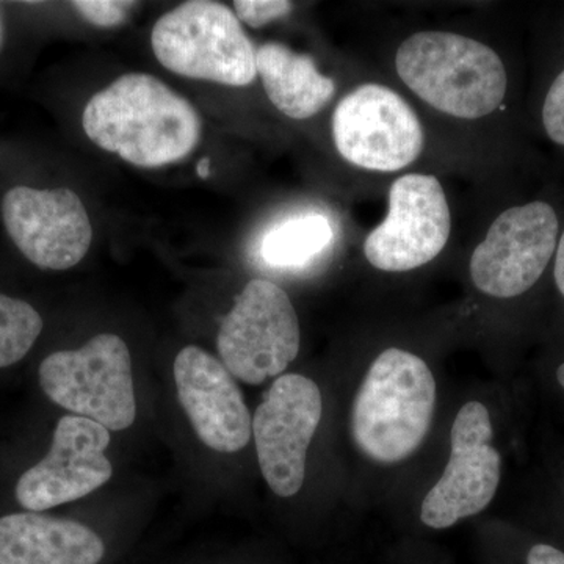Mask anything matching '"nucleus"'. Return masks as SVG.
<instances>
[{
    "label": "nucleus",
    "mask_w": 564,
    "mask_h": 564,
    "mask_svg": "<svg viewBox=\"0 0 564 564\" xmlns=\"http://www.w3.org/2000/svg\"><path fill=\"white\" fill-rule=\"evenodd\" d=\"M82 128L101 150L140 169H159L188 158L203 135L198 111L158 77L128 73L96 93Z\"/></svg>",
    "instance_id": "obj_1"
},
{
    "label": "nucleus",
    "mask_w": 564,
    "mask_h": 564,
    "mask_svg": "<svg viewBox=\"0 0 564 564\" xmlns=\"http://www.w3.org/2000/svg\"><path fill=\"white\" fill-rule=\"evenodd\" d=\"M437 388L422 358L388 348L375 358L351 406L356 447L378 464L413 456L432 429Z\"/></svg>",
    "instance_id": "obj_2"
},
{
    "label": "nucleus",
    "mask_w": 564,
    "mask_h": 564,
    "mask_svg": "<svg viewBox=\"0 0 564 564\" xmlns=\"http://www.w3.org/2000/svg\"><path fill=\"white\" fill-rule=\"evenodd\" d=\"M397 73L422 101L451 117L478 120L499 109L507 70L491 47L451 32H419L400 44Z\"/></svg>",
    "instance_id": "obj_3"
},
{
    "label": "nucleus",
    "mask_w": 564,
    "mask_h": 564,
    "mask_svg": "<svg viewBox=\"0 0 564 564\" xmlns=\"http://www.w3.org/2000/svg\"><path fill=\"white\" fill-rule=\"evenodd\" d=\"M151 46L162 66L188 79L247 87L258 77L256 50L239 18L212 0H191L163 14Z\"/></svg>",
    "instance_id": "obj_4"
},
{
    "label": "nucleus",
    "mask_w": 564,
    "mask_h": 564,
    "mask_svg": "<svg viewBox=\"0 0 564 564\" xmlns=\"http://www.w3.org/2000/svg\"><path fill=\"white\" fill-rule=\"evenodd\" d=\"M40 384L52 402L111 432L135 421L131 351L117 334H98L79 350L52 352L41 362Z\"/></svg>",
    "instance_id": "obj_5"
},
{
    "label": "nucleus",
    "mask_w": 564,
    "mask_h": 564,
    "mask_svg": "<svg viewBox=\"0 0 564 564\" xmlns=\"http://www.w3.org/2000/svg\"><path fill=\"white\" fill-rule=\"evenodd\" d=\"M299 315L280 285L252 280L223 318L217 347L221 362L243 383L278 377L299 356Z\"/></svg>",
    "instance_id": "obj_6"
},
{
    "label": "nucleus",
    "mask_w": 564,
    "mask_h": 564,
    "mask_svg": "<svg viewBox=\"0 0 564 564\" xmlns=\"http://www.w3.org/2000/svg\"><path fill=\"white\" fill-rule=\"evenodd\" d=\"M0 218L13 247L40 270L73 269L90 250V217L70 188L11 184L0 199Z\"/></svg>",
    "instance_id": "obj_7"
},
{
    "label": "nucleus",
    "mask_w": 564,
    "mask_h": 564,
    "mask_svg": "<svg viewBox=\"0 0 564 564\" xmlns=\"http://www.w3.org/2000/svg\"><path fill=\"white\" fill-rule=\"evenodd\" d=\"M333 137L345 161L383 173L410 166L425 143L410 104L378 84L361 85L345 96L334 110Z\"/></svg>",
    "instance_id": "obj_8"
},
{
    "label": "nucleus",
    "mask_w": 564,
    "mask_h": 564,
    "mask_svg": "<svg viewBox=\"0 0 564 564\" xmlns=\"http://www.w3.org/2000/svg\"><path fill=\"white\" fill-rule=\"evenodd\" d=\"M492 437L488 408L480 402L464 404L452 425L447 466L423 499V524L448 529L489 507L502 478V456Z\"/></svg>",
    "instance_id": "obj_9"
},
{
    "label": "nucleus",
    "mask_w": 564,
    "mask_h": 564,
    "mask_svg": "<svg viewBox=\"0 0 564 564\" xmlns=\"http://www.w3.org/2000/svg\"><path fill=\"white\" fill-rule=\"evenodd\" d=\"M321 389L303 375H281L252 417V437L267 485L280 497L302 489L306 458L321 425Z\"/></svg>",
    "instance_id": "obj_10"
},
{
    "label": "nucleus",
    "mask_w": 564,
    "mask_h": 564,
    "mask_svg": "<svg viewBox=\"0 0 564 564\" xmlns=\"http://www.w3.org/2000/svg\"><path fill=\"white\" fill-rule=\"evenodd\" d=\"M558 218L547 203L505 210L470 259L475 288L494 299L529 292L547 269L556 248Z\"/></svg>",
    "instance_id": "obj_11"
},
{
    "label": "nucleus",
    "mask_w": 564,
    "mask_h": 564,
    "mask_svg": "<svg viewBox=\"0 0 564 564\" xmlns=\"http://www.w3.org/2000/svg\"><path fill=\"white\" fill-rule=\"evenodd\" d=\"M451 231L441 182L430 174H406L393 182L388 217L367 236L364 254L375 269L410 272L437 258Z\"/></svg>",
    "instance_id": "obj_12"
},
{
    "label": "nucleus",
    "mask_w": 564,
    "mask_h": 564,
    "mask_svg": "<svg viewBox=\"0 0 564 564\" xmlns=\"http://www.w3.org/2000/svg\"><path fill=\"white\" fill-rule=\"evenodd\" d=\"M109 444L110 430L101 423L65 415L57 423L50 454L18 481V502L39 513L101 488L113 474L106 456Z\"/></svg>",
    "instance_id": "obj_13"
},
{
    "label": "nucleus",
    "mask_w": 564,
    "mask_h": 564,
    "mask_svg": "<svg viewBox=\"0 0 564 564\" xmlns=\"http://www.w3.org/2000/svg\"><path fill=\"white\" fill-rule=\"evenodd\" d=\"M177 395L207 447L236 454L250 443L252 419L225 364L203 348H182L174 359Z\"/></svg>",
    "instance_id": "obj_14"
},
{
    "label": "nucleus",
    "mask_w": 564,
    "mask_h": 564,
    "mask_svg": "<svg viewBox=\"0 0 564 564\" xmlns=\"http://www.w3.org/2000/svg\"><path fill=\"white\" fill-rule=\"evenodd\" d=\"M104 555L101 536L79 522L36 511L0 518V564H99Z\"/></svg>",
    "instance_id": "obj_15"
},
{
    "label": "nucleus",
    "mask_w": 564,
    "mask_h": 564,
    "mask_svg": "<svg viewBox=\"0 0 564 564\" xmlns=\"http://www.w3.org/2000/svg\"><path fill=\"white\" fill-rule=\"evenodd\" d=\"M256 66L270 101L292 120L314 117L336 93L334 80L321 74L310 55L281 43L262 44L256 51Z\"/></svg>",
    "instance_id": "obj_16"
},
{
    "label": "nucleus",
    "mask_w": 564,
    "mask_h": 564,
    "mask_svg": "<svg viewBox=\"0 0 564 564\" xmlns=\"http://www.w3.org/2000/svg\"><path fill=\"white\" fill-rule=\"evenodd\" d=\"M333 240V228L322 215H306L282 223L267 234L262 256L270 265L299 267L325 250Z\"/></svg>",
    "instance_id": "obj_17"
},
{
    "label": "nucleus",
    "mask_w": 564,
    "mask_h": 564,
    "mask_svg": "<svg viewBox=\"0 0 564 564\" xmlns=\"http://www.w3.org/2000/svg\"><path fill=\"white\" fill-rule=\"evenodd\" d=\"M43 326V317L31 303L0 293V369L24 359Z\"/></svg>",
    "instance_id": "obj_18"
},
{
    "label": "nucleus",
    "mask_w": 564,
    "mask_h": 564,
    "mask_svg": "<svg viewBox=\"0 0 564 564\" xmlns=\"http://www.w3.org/2000/svg\"><path fill=\"white\" fill-rule=\"evenodd\" d=\"M133 6V2L117 0H76L70 3V7L93 25L107 29L117 28L128 20V13Z\"/></svg>",
    "instance_id": "obj_19"
},
{
    "label": "nucleus",
    "mask_w": 564,
    "mask_h": 564,
    "mask_svg": "<svg viewBox=\"0 0 564 564\" xmlns=\"http://www.w3.org/2000/svg\"><path fill=\"white\" fill-rule=\"evenodd\" d=\"M239 21L259 29L291 13L292 2L285 0H237L234 2Z\"/></svg>",
    "instance_id": "obj_20"
},
{
    "label": "nucleus",
    "mask_w": 564,
    "mask_h": 564,
    "mask_svg": "<svg viewBox=\"0 0 564 564\" xmlns=\"http://www.w3.org/2000/svg\"><path fill=\"white\" fill-rule=\"evenodd\" d=\"M543 124L547 135L564 147V70L558 74L545 96Z\"/></svg>",
    "instance_id": "obj_21"
},
{
    "label": "nucleus",
    "mask_w": 564,
    "mask_h": 564,
    "mask_svg": "<svg viewBox=\"0 0 564 564\" xmlns=\"http://www.w3.org/2000/svg\"><path fill=\"white\" fill-rule=\"evenodd\" d=\"M527 564H564V552L551 544H536L530 549Z\"/></svg>",
    "instance_id": "obj_22"
},
{
    "label": "nucleus",
    "mask_w": 564,
    "mask_h": 564,
    "mask_svg": "<svg viewBox=\"0 0 564 564\" xmlns=\"http://www.w3.org/2000/svg\"><path fill=\"white\" fill-rule=\"evenodd\" d=\"M554 276L556 288H558L560 293L564 296V232L562 239H560L558 247H556Z\"/></svg>",
    "instance_id": "obj_23"
},
{
    "label": "nucleus",
    "mask_w": 564,
    "mask_h": 564,
    "mask_svg": "<svg viewBox=\"0 0 564 564\" xmlns=\"http://www.w3.org/2000/svg\"><path fill=\"white\" fill-rule=\"evenodd\" d=\"M6 44V22H3L2 11H0V52L3 50Z\"/></svg>",
    "instance_id": "obj_24"
},
{
    "label": "nucleus",
    "mask_w": 564,
    "mask_h": 564,
    "mask_svg": "<svg viewBox=\"0 0 564 564\" xmlns=\"http://www.w3.org/2000/svg\"><path fill=\"white\" fill-rule=\"evenodd\" d=\"M198 174L202 177L209 176V161H207V159H204L202 163H198Z\"/></svg>",
    "instance_id": "obj_25"
},
{
    "label": "nucleus",
    "mask_w": 564,
    "mask_h": 564,
    "mask_svg": "<svg viewBox=\"0 0 564 564\" xmlns=\"http://www.w3.org/2000/svg\"><path fill=\"white\" fill-rule=\"evenodd\" d=\"M556 380H558L560 386L564 389V362L556 369Z\"/></svg>",
    "instance_id": "obj_26"
}]
</instances>
